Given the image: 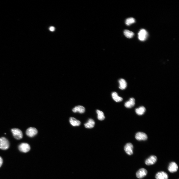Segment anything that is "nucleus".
Instances as JSON below:
<instances>
[{
	"mask_svg": "<svg viewBox=\"0 0 179 179\" xmlns=\"http://www.w3.org/2000/svg\"><path fill=\"white\" fill-rule=\"evenodd\" d=\"M9 143L7 139L4 137L0 138V149L6 150L9 148Z\"/></svg>",
	"mask_w": 179,
	"mask_h": 179,
	"instance_id": "obj_1",
	"label": "nucleus"
},
{
	"mask_svg": "<svg viewBox=\"0 0 179 179\" xmlns=\"http://www.w3.org/2000/svg\"><path fill=\"white\" fill-rule=\"evenodd\" d=\"M11 131L14 137L16 139L19 140L23 138V133L20 129L14 128L12 129Z\"/></svg>",
	"mask_w": 179,
	"mask_h": 179,
	"instance_id": "obj_2",
	"label": "nucleus"
},
{
	"mask_svg": "<svg viewBox=\"0 0 179 179\" xmlns=\"http://www.w3.org/2000/svg\"><path fill=\"white\" fill-rule=\"evenodd\" d=\"M18 149L21 152L26 153L30 150V147L28 144L26 143H23L19 145L18 147Z\"/></svg>",
	"mask_w": 179,
	"mask_h": 179,
	"instance_id": "obj_3",
	"label": "nucleus"
},
{
	"mask_svg": "<svg viewBox=\"0 0 179 179\" xmlns=\"http://www.w3.org/2000/svg\"><path fill=\"white\" fill-rule=\"evenodd\" d=\"M138 38L141 41H144L147 38L148 33L145 29H142L140 30L138 33Z\"/></svg>",
	"mask_w": 179,
	"mask_h": 179,
	"instance_id": "obj_4",
	"label": "nucleus"
},
{
	"mask_svg": "<svg viewBox=\"0 0 179 179\" xmlns=\"http://www.w3.org/2000/svg\"><path fill=\"white\" fill-rule=\"evenodd\" d=\"M38 133L37 130L35 128L30 127L28 128L26 131V135L30 137H32L35 136Z\"/></svg>",
	"mask_w": 179,
	"mask_h": 179,
	"instance_id": "obj_5",
	"label": "nucleus"
},
{
	"mask_svg": "<svg viewBox=\"0 0 179 179\" xmlns=\"http://www.w3.org/2000/svg\"><path fill=\"white\" fill-rule=\"evenodd\" d=\"M157 158L156 156L152 155L150 156L147 158L145 161V163L148 165H150L154 164L157 161Z\"/></svg>",
	"mask_w": 179,
	"mask_h": 179,
	"instance_id": "obj_6",
	"label": "nucleus"
},
{
	"mask_svg": "<svg viewBox=\"0 0 179 179\" xmlns=\"http://www.w3.org/2000/svg\"><path fill=\"white\" fill-rule=\"evenodd\" d=\"M148 172L145 169L142 168L139 169L136 173L137 177L141 179L145 176L147 174Z\"/></svg>",
	"mask_w": 179,
	"mask_h": 179,
	"instance_id": "obj_7",
	"label": "nucleus"
},
{
	"mask_svg": "<svg viewBox=\"0 0 179 179\" xmlns=\"http://www.w3.org/2000/svg\"><path fill=\"white\" fill-rule=\"evenodd\" d=\"M133 147L130 143L127 144L124 147V150L126 153L128 155H131L133 153Z\"/></svg>",
	"mask_w": 179,
	"mask_h": 179,
	"instance_id": "obj_8",
	"label": "nucleus"
},
{
	"mask_svg": "<svg viewBox=\"0 0 179 179\" xmlns=\"http://www.w3.org/2000/svg\"><path fill=\"white\" fill-rule=\"evenodd\" d=\"M178 169V166L175 162H171L168 167V169L170 172L173 173L176 172Z\"/></svg>",
	"mask_w": 179,
	"mask_h": 179,
	"instance_id": "obj_9",
	"label": "nucleus"
},
{
	"mask_svg": "<svg viewBox=\"0 0 179 179\" xmlns=\"http://www.w3.org/2000/svg\"><path fill=\"white\" fill-rule=\"evenodd\" d=\"M136 139L138 140L145 141L148 138L147 135L145 133L142 132H138L135 135Z\"/></svg>",
	"mask_w": 179,
	"mask_h": 179,
	"instance_id": "obj_10",
	"label": "nucleus"
},
{
	"mask_svg": "<svg viewBox=\"0 0 179 179\" xmlns=\"http://www.w3.org/2000/svg\"><path fill=\"white\" fill-rule=\"evenodd\" d=\"M156 179H168V176L167 174L163 171L157 173L155 175Z\"/></svg>",
	"mask_w": 179,
	"mask_h": 179,
	"instance_id": "obj_11",
	"label": "nucleus"
},
{
	"mask_svg": "<svg viewBox=\"0 0 179 179\" xmlns=\"http://www.w3.org/2000/svg\"><path fill=\"white\" fill-rule=\"evenodd\" d=\"M85 108L83 106L78 105L74 108L72 110L74 113L79 112L80 113H83L85 112Z\"/></svg>",
	"mask_w": 179,
	"mask_h": 179,
	"instance_id": "obj_12",
	"label": "nucleus"
},
{
	"mask_svg": "<svg viewBox=\"0 0 179 179\" xmlns=\"http://www.w3.org/2000/svg\"><path fill=\"white\" fill-rule=\"evenodd\" d=\"M135 104V100L133 98L130 99L129 101L126 102L125 104V106L128 108L133 107Z\"/></svg>",
	"mask_w": 179,
	"mask_h": 179,
	"instance_id": "obj_13",
	"label": "nucleus"
},
{
	"mask_svg": "<svg viewBox=\"0 0 179 179\" xmlns=\"http://www.w3.org/2000/svg\"><path fill=\"white\" fill-rule=\"evenodd\" d=\"M70 122L71 124L74 127L79 126L81 124L79 121L73 117H71L70 118Z\"/></svg>",
	"mask_w": 179,
	"mask_h": 179,
	"instance_id": "obj_14",
	"label": "nucleus"
},
{
	"mask_svg": "<svg viewBox=\"0 0 179 179\" xmlns=\"http://www.w3.org/2000/svg\"><path fill=\"white\" fill-rule=\"evenodd\" d=\"M95 123L93 120L92 119H89L88 122L84 124V126L86 128L91 129L94 128Z\"/></svg>",
	"mask_w": 179,
	"mask_h": 179,
	"instance_id": "obj_15",
	"label": "nucleus"
},
{
	"mask_svg": "<svg viewBox=\"0 0 179 179\" xmlns=\"http://www.w3.org/2000/svg\"><path fill=\"white\" fill-rule=\"evenodd\" d=\"M118 82L119 84V88L121 90H124L126 88L127 86V83L124 79H121L119 80Z\"/></svg>",
	"mask_w": 179,
	"mask_h": 179,
	"instance_id": "obj_16",
	"label": "nucleus"
},
{
	"mask_svg": "<svg viewBox=\"0 0 179 179\" xmlns=\"http://www.w3.org/2000/svg\"><path fill=\"white\" fill-rule=\"evenodd\" d=\"M112 96L114 100L116 102H121L123 100V98L119 96L118 94L116 92H113L112 93Z\"/></svg>",
	"mask_w": 179,
	"mask_h": 179,
	"instance_id": "obj_17",
	"label": "nucleus"
},
{
	"mask_svg": "<svg viewBox=\"0 0 179 179\" xmlns=\"http://www.w3.org/2000/svg\"><path fill=\"white\" fill-rule=\"evenodd\" d=\"M146 109L145 107L142 106L136 108L135 110L136 113L138 115H143L145 112Z\"/></svg>",
	"mask_w": 179,
	"mask_h": 179,
	"instance_id": "obj_18",
	"label": "nucleus"
},
{
	"mask_svg": "<svg viewBox=\"0 0 179 179\" xmlns=\"http://www.w3.org/2000/svg\"><path fill=\"white\" fill-rule=\"evenodd\" d=\"M96 112L98 114V118L99 120L101 121L104 120L105 117L103 112L99 110H96Z\"/></svg>",
	"mask_w": 179,
	"mask_h": 179,
	"instance_id": "obj_19",
	"label": "nucleus"
},
{
	"mask_svg": "<svg viewBox=\"0 0 179 179\" xmlns=\"http://www.w3.org/2000/svg\"><path fill=\"white\" fill-rule=\"evenodd\" d=\"M125 36L127 38H132L134 35V33L128 30H126L124 31Z\"/></svg>",
	"mask_w": 179,
	"mask_h": 179,
	"instance_id": "obj_20",
	"label": "nucleus"
},
{
	"mask_svg": "<svg viewBox=\"0 0 179 179\" xmlns=\"http://www.w3.org/2000/svg\"><path fill=\"white\" fill-rule=\"evenodd\" d=\"M135 22V19L133 18H130L127 19L126 20V24L128 26H129L131 24L134 23Z\"/></svg>",
	"mask_w": 179,
	"mask_h": 179,
	"instance_id": "obj_21",
	"label": "nucleus"
},
{
	"mask_svg": "<svg viewBox=\"0 0 179 179\" xmlns=\"http://www.w3.org/2000/svg\"><path fill=\"white\" fill-rule=\"evenodd\" d=\"M3 163V160L2 158L0 156V167L2 166Z\"/></svg>",
	"mask_w": 179,
	"mask_h": 179,
	"instance_id": "obj_22",
	"label": "nucleus"
},
{
	"mask_svg": "<svg viewBox=\"0 0 179 179\" xmlns=\"http://www.w3.org/2000/svg\"><path fill=\"white\" fill-rule=\"evenodd\" d=\"M55 28L53 26H51L49 28V30L53 32L55 30Z\"/></svg>",
	"mask_w": 179,
	"mask_h": 179,
	"instance_id": "obj_23",
	"label": "nucleus"
}]
</instances>
